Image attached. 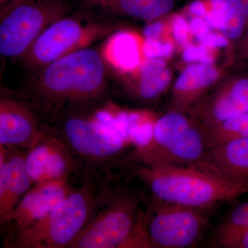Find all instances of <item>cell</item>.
Here are the masks:
<instances>
[{
    "label": "cell",
    "instance_id": "obj_1",
    "mask_svg": "<svg viewBox=\"0 0 248 248\" xmlns=\"http://www.w3.org/2000/svg\"><path fill=\"white\" fill-rule=\"evenodd\" d=\"M37 73L32 97L45 110L84 109L99 100L107 87V62L102 53L90 47L59 59Z\"/></svg>",
    "mask_w": 248,
    "mask_h": 248
},
{
    "label": "cell",
    "instance_id": "obj_2",
    "mask_svg": "<svg viewBox=\"0 0 248 248\" xmlns=\"http://www.w3.org/2000/svg\"><path fill=\"white\" fill-rule=\"evenodd\" d=\"M81 179V186L75 187L51 213L34 226L6 238L4 246L70 248L115 189L108 174L85 173Z\"/></svg>",
    "mask_w": 248,
    "mask_h": 248
},
{
    "label": "cell",
    "instance_id": "obj_3",
    "mask_svg": "<svg viewBox=\"0 0 248 248\" xmlns=\"http://www.w3.org/2000/svg\"><path fill=\"white\" fill-rule=\"evenodd\" d=\"M79 109L54 111L57 121L48 127L73 153L82 173H109L123 154L128 136L113 118L93 117Z\"/></svg>",
    "mask_w": 248,
    "mask_h": 248
},
{
    "label": "cell",
    "instance_id": "obj_4",
    "mask_svg": "<svg viewBox=\"0 0 248 248\" xmlns=\"http://www.w3.org/2000/svg\"><path fill=\"white\" fill-rule=\"evenodd\" d=\"M134 174L162 202L209 209L242 195V191L196 166H152L139 164Z\"/></svg>",
    "mask_w": 248,
    "mask_h": 248
},
{
    "label": "cell",
    "instance_id": "obj_5",
    "mask_svg": "<svg viewBox=\"0 0 248 248\" xmlns=\"http://www.w3.org/2000/svg\"><path fill=\"white\" fill-rule=\"evenodd\" d=\"M208 149L206 130L187 111L169 108L157 117L149 139L130 156L152 167L195 166Z\"/></svg>",
    "mask_w": 248,
    "mask_h": 248
},
{
    "label": "cell",
    "instance_id": "obj_6",
    "mask_svg": "<svg viewBox=\"0 0 248 248\" xmlns=\"http://www.w3.org/2000/svg\"><path fill=\"white\" fill-rule=\"evenodd\" d=\"M120 26L88 12L61 18L47 28L23 57L24 66L37 73L50 63L109 37Z\"/></svg>",
    "mask_w": 248,
    "mask_h": 248
},
{
    "label": "cell",
    "instance_id": "obj_7",
    "mask_svg": "<svg viewBox=\"0 0 248 248\" xmlns=\"http://www.w3.org/2000/svg\"><path fill=\"white\" fill-rule=\"evenodd\" d=\"M68 0H15L0 9V53L22 58L51 24L70 11Z\"/></svg>",
    "mask_w": 248,
    "mask_h": 248
},
{
    "label": "cell",
    "instance_id": "obj_8",
    "mask_svg": "<svg viewBox=\"0 0 248 248\" xmlns=\"http://www.w3.org/2000/svg\"><path fill=\"white\" fill-rule=\"evenodd\" d=\"M208 209L167 203L152 197L143 211V222L153 248L195 247L209 219Z\"/></svg>",
    "mask_w": 248,
    "mask_h": 248
},
{
    "label": "cell",
    "instance_id": "obj_9",
    "mask_svg": "<svg viewBox=\"0 0 248 248\" xmlns=\"http://www.w3.org/2000/svg\"><path fill=\"white\" fill-rule=\"evenodd\" d=\"M140 203L135 194L115 187L70 248H120L141 213Z\"/></svg>",
    "mask_w": 248,
    "mask_h": 248
},
{
    "label": "cell",
    "instance_id": "obj_10",
    "mask_svg": "<svg viewBox=\"0 0 248 248\" xmlns=\"http://www.w3.org/2000/svg\"><path fill=\"white\" fill-rule=\"evenodd\" d=\"M25 164L33 186L69 182L72 174L81 170L73 153L46 125L26 153Z\"/></svg>",
    "mask_w": 248,
    "mask_h": 248
},
{
    "label": "cell",
    "instance_id": "obj_11",
    "mask_svg": "<svg viewBox=\"0 0 248 248\" xmlns=\"http://www.w3.org/2000/svg\"><path fill=\"white\" fill-rule=\"evenodd\" d=\"M248 112V74L226 75L188 111L205 130Z\"/></svg>",
    "mask_w": 248,
    "mask_h": 248
},
{
    "label": "cell",
    "instance_id": "obj_12",
    "mask_svg": "<svg viewBox=\"0 0 248 248\" xmlns=\"http://www.w3.org/2000/svg\"><path fill=\"white\" fill-rule=\"evenodd\" d=\"M74 187L70 182H55L35 185L20 201L7 223L6 237L34 226L45 218Z\"/></svg>",
    "mask_w": 248,
    "mask_h": 248
},
{
    "label": "cell",
    "instance_id": "obj_13",
    "mask_svg": "<svg viewBox=\"0 0 248 248\" xmlns=\"http://www.w3.org/2000/svg\"><path fill=\"white\" fill-rule=\"evenodd\" d=\"M195 166L248 192V138L210 147Z\"/></svg>",
    "mask_w": 248,
    "mask_h": 248
},
{
    "label": "cell",
    "instance_id": "obj_14",
    "mask_svg": "<svg viewBox=\"0 0 248 248\" xmlns=\"http://www.w3.org/2000/svg\"><path fill=\"white\" fill-rule=\"evenodd\" d=\"M229 66L231 63L186 65L172 85L170 108L188 112L226 76Z\"/></svg>",
    "mask_w": 248,
    "mask_h": 248
},
{
    "label": "cell",
    "instance_id": "obj_15",
    "mask_svg": "<svg viewBox=\"0 0 248 248\" xmlns=\"http://www.w3.org/2000/svg\"><path fill=\"white\" fill-rule=\"evenodd\" d=\"M46 125L40 124L31 108L11 97L0 99V147L29 149Z\"/></svg>",
    "mask_w": 248,
    "mask_h": 248
},
{
    "label": "cell",
    "instance_id": "obj_16",
    "mask_svg": "<svg viewBox=\"0 0 248 248\" xmlns=\"http://www.w3.org/2000/svg\"><path fill=\"white\" fill-rule=\"evenodd\" d=\"M0 151V223L4 226L33 184L26 169V153L4 147Z\"/></svg>",
    "mask_w": 248,
    "mask_h": 248
},
{
    "label": "cell",
    "instance_id": "obj_17",
    "mask_svg": "<svg viewBox=\"0 0 248 248\" xmlns=\"http://www.w3.org/2000/svg\"><path fill=\"white\" fill-rule=\"evenodd\" d=\"M144 37L133 29H120L111 34L103 47L102 56L107 64L122 77L138 71L145 61Z\"/></svg>",
    "mask_w": 248,
    "mask_h": 248
},
{
    "label": "cell",
    "instance_id": "obj_18",
    "mask_svg": "<svg viewBox=\"0 0 248 248\" xmlns=\"http://www.w3.org/2000/svg\"><path fill=\"white\" fill-rule=\"evenodd\" d=\"M165 59H146L138 71L122 77L130 96L143 102H152L161 97L171 84L172 72Z\"/></svg>",
    "mask_w": 248,
    "mask_h": 248
},
{
    "label": "cell",
    "instance_id": "obj_19",
    "mask_svg": "<svg viewBox=\"0 0 248 248\" xmlns=\"http://www.w3.org/2000/svg\"><path fill=\"white\" fill-rule=\"evenodd\" d=\"M174 5L175 0H108L98 7L149 23L168 16Z\"/></svg>",
    "mask_w": 248,
    "mask_h": 248
},
{
    "label": "cell",
    "instance_id": "obj_20",
    "mask_svg": "<svg viewBox=\"0 0 248 248\" xmlns=\"http://www.w3.org/2000/svg\"><path fill=\"white\" fill-rule=\"evenodd\" d=\"M233 48L241 50L248 42V0H226L224 24L221 31Z\"/></svg>",
    "mask_w": 248,
    "mask_h": 248
},
{
    "label": "cell",
    "instance_id": "obj_21",
    "mask_svg": "<svg viewBox=\"0 0 248 248\" xmlns=\"http://www.w3.org/2000/svg\"><path fill=\"white\" fill-rule=\"evenodd\" d=\"M205 130L208 148L232 140L248 138V112L228 119Z\"/></svg>",
    "mask_w": 248,
    "mask_h": 248
},
{
    "label": "cell",
    "instance_id": "obj_22",
    "mask_svg": "<svg viewBox=\"0 0 248 248\" xmlns=\"http://www.w3.org/2000/svg\"><path fill=\"white\" fill-rule=\"evenodd\" d=\"M248 226V202L236 205L228 216L217 227L215 232L216 246L232 237Z\"/></svg>",
    "mask_w": 248,
    "mask_h": 248
},
{
    "label": "cell",
    "instance_id": "obj_23",
    "mask_svg": "<svg viewBox=\"0 0 248 248\" xmlns=\"http://www.w3.org/2000/svg\"><path fill=\"white\" fill-rule=\"evenodd\" d=\"M169 30L171 37L177 46L178 51H182L187 46L194 43L191 36L189 19L184 13L169 15Z\"/></svg>",
    "mask_w": 248,
    "mask_h": 248
},
{
    "label": "cell",
    "instance_id": "obj_24",
    "mask_svg": "<svg viewBox=\"0 0 248 248\" xmlns=\"http://www.w3.org/2000/svg\"><path fill=\"white\" fill-rule=\"evenodd\" d=\"M217 49L204 46L200 44L192 43L183 49L182 60L187 64L194 63H202L205 64H215L218 56Z\"/></svg>",
    "mask_w": 248,
    "mask_h": 248
},
{
    "label": "cell",
    "instance_id": "obj_25",
    "mask_svg": "<svg viewBox=\"0 0 248 248\" xmlns=\"http://www.w3.org/2000/svg\"><path fill=\"white\" fill-rule=\"evenodd\" d=\"M177 50L172 39L166 40L144 38L143 53L146 59L161 58L169 60Z\"/></svg>",
    "mask_w": 248,
    "mask_h": 248
},
{
    "label": "cell",
    "instance_id": "obj_26",
    "mask_svg": "<svg viewBox=\"0 0 248 248\" xmlns=\"http://www.w3.org/2000/svg\"><path fill=\"white\" fill-rule=\"evenodd\" d=\"M206 2L208 11L205 19L213 30L221 32L224 24L226 0H206Z\"/></svg>",
    "mask_w": 248,
    "mask_h": 248
},
{
    "label": "cell",
    "instance_id": "obj_27",
    "mask_svg": "<svg viewBox=\"0 0 248 248\" xmlns=\"http://www.w3.org/2000/svg\"><path fill=\"white\" fill-rule=\"evenodd\" d=\"M169 15L161 19L148 23L143 31L144 38L159 40L172 39L170 33L169 17H168Z\"/></svg>",
    "mask_w": 248,
    "mask_h": 248
},
{
    "label": "cell",
    "instance_id": "obj_28",
    "mask_svg": "<svg viewBox=\"0 0 248 248\" xmlns=\"http://www.w3.org/2000/svg\"><path fill=\"white\" fill-rule=\"evenodd\" d=\"M189 27L192 39L200 44L213 30L204 18L192 17L189 19Z\"/></svg>",
    "mask_w": 248,
    "mask_h": 248
},
{
    "label": "cell",
    "instance_id": "obj_29",
    "mask_svg": "<svg viewBox=\"0 0 248 248\" xmlns=\"http://www.w3.org/2000/svg\"><path fill=\"white\" fill-rule=\"evenodd\" d=\"M204 46L220 50L222 48H230L234 50L230 40L220 31H213L208 34L200 44Z\"/></svg>",
    "mask_w": 248,
    "mask_h": 248
},
{
    "label": "cell",
    "instance_id": "obj_30",
    "mask_svg": "<svg viewBox=\"0 0 248 248\" xmlns=\"http://www.w3.org/2000/svg\"><path fill=\"white\" fill-rule=\"evenodd\" d=\"M208 11L206 0H194L185 6L182 12L187 17H197L205 19Z\"/></svg>",
    "mask_w": 248,
    "mask_h": 248
},
{
    "label": "cell",
    "instance_id": "obj_31",
    "mask_svg": "<svg viewBox=\"0 0 248 248\" xmlns=\"http://www.w3.org/2000/svg\"><path fill=\"white\" fill-rule=\"evenodd\" d=\"M225 248H248V226L219 245Z\"/></svg>",
    "mask_w": 248,
    "mask_h": 248
},
{
    "label": "cell",
    "instance_id": "obj_32",
    "mask_svg": "<svg viewBox=\"0 0 248 248\" xmlns=\"http://www.w3.org/2000/svg\"><path fill=\"white\" fill-rule=\"evenodd\" d=\"M73 1H79V2L84 3V4L89 5V6H97L98 7L108 0H73Z\"/></svg>",
    "mask_w": 248,
    "mask_h": 248
},
{
    "label": "cell",
    "instance_id": "obj_33",
    "mask_svg": "<svg viewBox=\"0 0 248 248\" xmlns=\"http://www.w3.org/2000/svg\"><path fill=\"white\" fill-rule=\"evenodd\" d=\"M239 55L241 58L245 59V60H248V42L240 50Z\"/></svg>",
    "mask_w": 248,
    "mask_h": 248
},
{
    "label": "cell",
    "instance_id": "obj_34",
    "mask_svg": "<svg viewBox=\"0 0 248 248\" xmlns=\"http://www.w3.org/2000/svg\"><path fill=\"white\" fill-rule=\"evenodd\" d=\"M14 1L15 0H0V9H3Z\"/></svg>",
    "mask_w": 248,
    "mask_h": 248
},
{
    "label": "cell",
    "instance_id": "obj_35",
    "mask_svg": "<svg viewBox=\"0 0 248 248\" xmlns=\"http://www.w3.org/2000/svg\"><path fill=\"white\" fill-rule=\"evenodd\" d=\"M248 226H247V227H248ZM247 227H246V228H247Z\"/></svg>",
    "mask_w": 248,
    "mask_h": 248
}]
</instances>
